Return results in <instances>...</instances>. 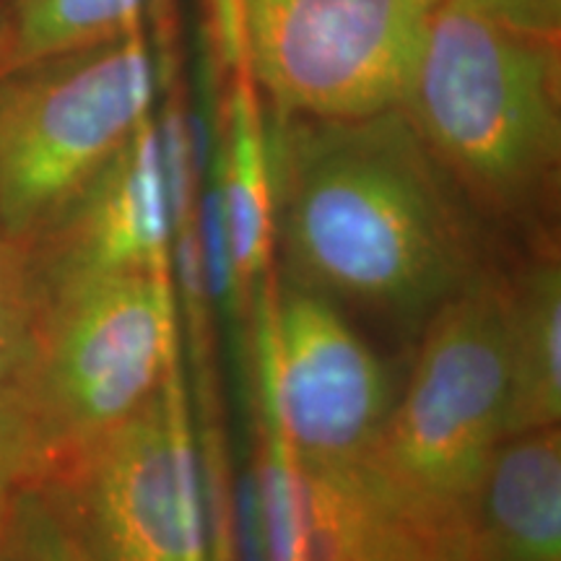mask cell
Instances as JSON below:
<instances>
[{"label":"cell","instance_id":"6da1fadb","mask_svg":"<svg viewBox=\"0 0 561 561\" xmlns=\"http://www.w3.org/2000/svg\"><path fill=\"white\" fill-rule=\"evenodd\" d=\"M271 149L284 276L335 305L421 331L489 265L458 185L401 110L278 115Z\"/></svg>","mask_w":561,"mask_h":561},{"label":"cell","instance_id":"7a4b0ae2","mask_svg":"<svg viewBox=\"0 0 561 561\" xmlns=\"http://www.w3.org/2000/svg\"><path fill=\"white\" fill-rule=\"evenodd\" d=\"M557 21L486 0H437L401 110L455 185L504 221H530L561 157Z\"/></svg>","mask_w":561,"mask_h":561},{"label":"cell","instance_id":"3957f363","mask_svg":"<svg viewBox=\"0 0 561 561\" xmlns=\"http://www.w3.org/2000/svg\"><path fill=\"white\" fill-rule=\"evenodd\" d=\"M180 362L172 276H110L34 299L24 481L136 413Z\"/></svg>","mask_w":561,"mask_h":561},{"label":"cell","instance_id":"277c9868","mask_svg":"<svg viewBox=\"0 0 561 561\" xmlns=\"http://www.w3.org/2000/svg\"><path fill=\"white\" fill-rule=\"evenodd\" d=\"M507 403L504 276L486 265L421 328L403 396L364 458L424 500L473 512Z\"/></svg>","mask_w":561,"mask_h":561},{"label":"cell","instance_id":"5b68a950","mask_svg":"<svg viewBox=\"0 0 561 561\" xmlns=\"http://www.w3.org/2000/svg\"><path fill=\"white\" fill-rule=\"evenodd\" d=\"M32 68L0 87V229L24 248L149 121L159 81L140 30Z\"/></svg>","mask_w":561,"mask_h":561},{"label":"cell","instance_id":"8992f818","mask_svg":"<svg viewBox=\"0 0 561 561\" xmlns=\"http://www.w3.org/2000/svg\"><path fill=\"white\" fill-rule=\"evenodd\" d=\"M32 483L91 561H208L193 398L182 362L136 413Z\"/></svg>","mask_w":561,"mask_h":561},{"label":"cell","instance_id":"52a82bcc","mask_svg":"<svg viewBox=\"0 0 561 561\" xmlns=\"http://www.w3.org/2000/svg\"><path fill=\"white\" fill-rule=\"evenodd\" d=\"M437 0H240L242 66L276 115L401 107Z\"/></svg>","mask_w":561,"mask_h":561},{"label":"cell","instance_id":"ba28073f","mask_svg":"<svg viewBox=\"0 0 561 561\" xmlns=\"http://www.w3.org/2000/svg\"><path fill=\"white\" fill-rule=\"evenodd\" d=\"M257 401L299 460L359 458L396 403L380 356L333 299L268 273L252 294Z\"/></svg>","mask_w":561,"mask_h":561},{"label":"cell","instance_id":"9c48e42d","mask_svg":"<svg viewBox=\"0 0 561 561\" xmlns=\"http://www.w3.org/2000/svg\"><path fill=\"white\" fill-rule=\"evenodd\" d=\"M24 252L34 299L96 278L172 276V219L157 115L138 125Z\"/></svg>","mask_w":561,"mask_h":561},{"label":"cell","instance_id":"30bf717a","mask_svg":"<svg viewBox=\"0 0 561 561\" xmlns=\"http://www.w3.org/2000/svg\"><path fill=\"white\" fill-rule=\"evenodd\" d=\"M299 476L307 561H473V512L424 500L364 455L299 460Z\"/></svg>","mask_w":561,"mask_h":561},{"label":"cell","instance_id":"8fae6325","mask_svg":"<svg viewBox=\"0 0 561 561\" xmlns=\"http://www.w3.org/2000/svg\"><path fill=\"white\" fill-rule=\"evenodd\" d=\"M208 164L219 187L237 299L244 320H250L252 294L271 273L276 250V174L261 91L244 68L234 70L227 104L216 123Z\"/></svg>","mask_w":561,"mask_h":561},{"label":"cell","instance_id":"7c38bea8","mask_svg":"<svg viewBox=\"0 0 561 561\" xmlns=\"http://www.w3.org/2000/svg\"><path fill=\"white\" fill-rule=\"evenodd\" d=\"M473 561H561V434L502 439L473 502Z\"/></svg>","mask_w":561,"mask_h":561},{"label":"cell","instance_id":"4fadbf2b","mask_svg":"<svg viewBox=\"0 0 561 561\" xmlns=\"http://www.w3.org/2000/svg\"><path fill=\"white\" fill-rule=\"evenodd\" d=\"M507 318V437L561 421V265L543 252L504 276ZM504 437V439H507Z\"/></svg>","mask_w":561,"mask_h":561},{"label":"cell","instance_id":"5bb4252c","mask_svg":"<svg viewBox=\"0 0 561 561\" xmlns=\"http://www.w3.org/2000/svg\"><path fill=\"white\" fill-rule=\"evenodd\" d=\"M34 297L24 244L0 229V494L26 479V377Z\"/></svg>","mask_w":561,"mask_h":561},{"label":"cell","instance_id":"9a60e30c","mask_svg":"<svg viewBox=\"0 0 561 561\" xmlns=\"http://www.w3.org/2000/svg\"><path fill=\"white\" fill-rule=\"evenodd\" d=\"M144 0H21L16 13V62L60 58L138 30Z\"/></svg>","mask_w":561,"mask_h":561},{"label":"cell","instance_id":"2e32d148","mask_svg":"<svg viewBox=\"0 0 561 561\" xmlns=\"http://www.w3.org/2000/svg\"><path fill=\"white\" fill-rule=\"evenodd\" d=\"M0 561H91L37 483L21 481L0 510Z\"/></svg>","mask_w":561,"mask_h":561},{"label":"cell","instance_id":"e0dca14e","mask_svg":"<svg viewBox=\"0 0 561 561\" xmlns=\"http://www.w3.org/2000/svg\"><path fill=\"white\" fill-rule=\"evenodd\" d=\"M486 3L496 5V9L520 13V16L557 21V0H486Z\"/></svg>","mask_w":561,"mask_h":561},{"label":"cell","instance_id":"ac0fdd59","mask_svg":"<svg viewBox=\"0 0 561 561\" xmlns=\"http://www.w3.org/2000/svg\"><path fill=\"white\" fill-rule=\"evenodd\" d=\"M144 3H146V9L151 11V16L164 24V11L170 9V0H144Z\"/></svg>","mask_w":561,"mask_h":561},{"label":"cell","instance_id":"d6986e66","mask_svg":"<svg viewBox=\"0 0 561 561\" xmlns=\"http://www.w3.org/2000/svg\"><path fill=\"white\" fill-rule=\"evenodd\" d=\"M5 496H9V491H5V494H0V510H3V502H5Z\"/></svg>","mask_w":561,"mask_h":561}]
</instances>
